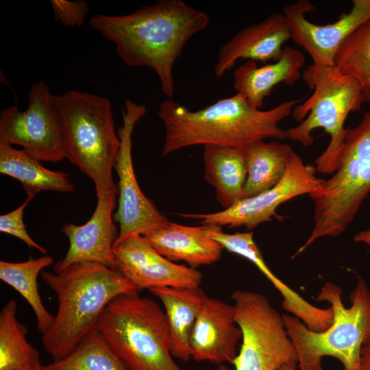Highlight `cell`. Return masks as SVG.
<instances>
[{"label": "cell", "mask_w": 370, "mask_h": 370, "mask_svg": "<svg viewBox=\"0 0 370 370\" xmlns=\"http://www.w3.org/2000/svg\"><path fill=\"white\" fill-rule=\"evenodd\" d=\"M208 235L228 251L242 256L256 265L283 297L284 310L299 318L310 330L321 332L331 324V307L321 308L310 304L299 293L278 278L266 264L262 254L254 240V232L225 233L219 225H204Z\"/></svg>", "instance_id": "17"}, {"label": "cell", "mask_w": 370, "mask_h": 370, "mask_svg": "<svg viewBox=\"0 0 370 370\" xmlns=\"http://www.w3.org/2000/svg\"><path fill=\"white\" fill-rule=\"evenodd\" d=\"M96 329L129 370H184L173 359L164 311L138 292L112 300Z\"/></svg>", "instance_id": "7"}, {"label": "cell", "mask_w": 370, "mask_h": 370, "mask_svg": "<svg viewBox=\"0 0 370 370\" xmlns=\"http://www.w3.org/2000/svg\"><path fill=\"white\" fill-rule=\"evenodd\" d=\"M314 165L306 164L294 151L290 156L286 171L273 188L256 196L240 199L232 206L212 213H178L184 218L197 220L201 225L230 228L245 226L251 230L273 217H278L276 209L283 203L300 195H308L319 187L323 179L317 177Z\"/></svg>", "instance_id": "12"}, {"label": "cell", "mask_w": 370, "mask_h": 370, "mask_svg": "<svg viewBox=\"0 0 370 370\" xmlns=\"http://www.w3.org/2000/svg\"><path fill=\"white\" fill-rule=\"evenodd\" d=\"M356 243H362L367 246V252L370 256V224L367 229L362 230L354 236Z\"/></svg>", "instance_id": "32"}, {"label": "cell", "mask_w": 370, "mask_h": 370, "mask_svg": "<svg viewBox=\"0 0 370 370\" xmlns=\"http://www.w3.org/2000/svg\"><path fill=\"white\" fill-rule=\"evenodd\" d=\"M234 317V305L206 297L190 337L191 358L194 360L232 363L242 339V332Z\"/></svg>", "instance_id": "16"}, {"label": "cell", "mask_w": 370, "mask_h": 370, "mask_svg": "<svg viewBox=\"0 0 370 370\" xmlns=\"http://www.w3.org/2000/svg\"><path fill=\"white\" fill-rule=\"evenodd\" d=\"M243 149L247 178L243 199L256 196L275 186L283 178L293 151L286 143L264 140L254 142Z\"/></svg>", "instance_id": "24"}, {"label": "cell", "mask_w": 370, "mask_h": 370, "mask_svg": "<svg viewBox=\"0 0 370 370\" xmlns=\"http://www.w3.org/2000/svg\"><path fill=\"white\" fill-rule=\"evenodd\" d=\"M342 290L326 282L317 299L327 301L333 310L331 325L323 332L310 330L299 318L284 314L283 319L298 356L299 370H323L321 358L338 359L343 370H360L362 347L370 342V289L360 279L349 295L351 306L342 301Z\"/></svg>", "instance_id": "4"}, {"label": "cell", "mask_w": 370, "mask_h": 370, "mask_svg": "<svg viewBox=\"0 0 370 370\" xmlns=\"http://www.w3.org/2000/svg\"><path fill=\"white\" fill-rule=\"evenodd\" d=\"M53 258L42 256L20 262L0 261V279L14 288L27 301L37 321L39 332L44 334L51 327L54 316L42 304L38 288V276L52 264Z\"/></svg>", "instance_id": "26"}, {"label": "cell", "mask_w": 370, "mask_h": 370, "mask_svg": "<svg viewBox=\"0 0 370 370\" xmlns=\"http://www.w3.org/2000/svg\"><path fill=\"white\" fill-rule=\"evenodd\" d=\"M351 10L343 13L333 23H313L305 14L315 6L309 1L299 0L282 9L291 40L310 56L314 70L334 66L336 53L345 40L358 27L370 19V0H354Z\"/></svg>", "instance_id": "13"}, {"label": "cell", "mask_w": 370, "mask_h": 370, "mask_svg": "<svg viewBox=\"0 0 370 370\" xmlns=\"http://www.w3.org/2000/svg\"><path fill=\"white\" fill-rule=\"evenodd\" d=\"M49 86L34 83L24 111L10 106L0 113V138L17 145L40 162L56 163L68 157L62 118Z\"/></svg>", "instance_id": "10"}, {"label": "cell", "mask_w": 370, "mask_h": 370, "mask_svg": "<svg viewBox=\"0 0 370 370\" xmlns=\"http://www.w3.org/2000/svg\"><path fill=\"white\" fill-rule=\"evenodd\" d=\"M305 56L299 49L284 46L280 58L273 63L258 66L247 60L234 71L233 86L255 108L261 109L264 99L280 83L295 84L301 76Z\"/></svg>", "instance_id": "20"}, {"label": "cell", "mask_w": 370, "mask_h": 370, "mask_svg": "<svg viewBox=\"0 0 370 370\" xmlns=\"http://www.w3.org/2000/svg\"><path fill=\"white\" fill-rule=\"evenodd\" d=\"M297 362H289L282 366L279 370H297Z\"/></svg>", "instance_id": "33"}, {"label": "cell", "mask_w": 370, "mask_h": 370, "mask_svg": "<svg viewBox=\"0 0 370 370\" xmlns=\"http://www.w3.org/2000/svg\"><path fill=\"white\" fill-rule=\"evenodd\" d=\"M231 297L235 321L242 332L240 351L232 363L234 370H279L289 362L298 364L283 316L269 299L247 290L235 291Z\"/></svg>", "instance_id": "9"}, {"label": "cell", "mask_w": 370, "mask_h": 370, "mask_svg": "<svg viewBox=\"0 0 370 370\" xmlns=\"http://www.w3.org/2000/svg\"><path fill=\"white\" fill-rule=\"evenodd\" d=\"M44 370H129L95 329L65 357Z\"/></svg>", "instance_id": "28"}, {"label": "cell", "mask_w": 370, "mask_h": 370, "mask_svg": "<svg viewBox=\"0 0 370 370\" xmlns=\"http://www.w3.org/2000/svg\"><path fill=\"white\" fill-rule=\"evenodd\" d=\"M143 236L168 260L184 261L195 269L217 262L224 249L221 243L208 235L203 225L191 227L169 221Z\"/></svg>", "instance_id": "19"}, {"label": "cell", "mask_w": 370, "mask_h": 370, "mask_svg": "<svg viewBox=\"0 0 370 370\" xmlns=\"http://www.w3.org/2000/svg\"><path fill=\"white\" fill-rule=\"evenodd\" d=\"M210 21L207 13L182 0H160L127 14H97L88 24L114 44L125 64L152 69L164 95L172 98L175 62L188 40Z\"/></svg>", "instance_id": "1"}, {"label": "cell", "mask_w": 370, "mask_h": 370, "mask_svg": "<svg viewBox=\"0 0 370 370\" xmlns=\"http://www.w3.org/2000/svg\"><path fill=\"white\" fill-rule=\"evenodd\" d=\"M360 370H370V342L362 347Z\"/></svg>", "instance_id": "31"}, {"label": "cell", "mask_w": 370, "mask_h": 370, "mask_svg": "<svg viewBox=\"0 0 370 370\" xmlns=\"http://www.w3.org/2000/svg\"><path fill=\"white\" fill-rule=\"evenodd\" d=\"M302 99L284 101L267 110L255 108L240 93L192 111L168 98L158 114L165 127L162 156L196 145L244 148L267 138L284 140L286 130L279 123L291 114Z\"/></svg>", "instance_id": "2"}, {"label": "cell", "mask_w": 370, "mask_h": 370, "mask_svg": "<svg viewBox=\"0 0 370 370\" xmlns=\"http://www.w3.org/2000/svg\"><path fill=\"white\" fill-rule=\"evenodd\" d=\"M147 108L126 99L122 108L123 125L117 131L120 149L114 165L119 177L118 209L114 219L119 232L114 243L133 235L166 225L169 221L142 192L137 182L132 157V136L136 124L145 115Z\"/></svg>", "instance_id": "11"}, {"label": "cell", "mask_w": 370, "mask_h": 370, "mask_svg": "<svg viewBox=\"0 0 370 370\" xmlns=\"http://www.w3.org/2000/svg\"><path fill=\"white\" fill-rule=\"evenodd\" d=\"M303 77L313 92L293 108L291 116L299 123L286 130V138L309 147L314 142L312 131L323 128L330 141L314 164L317 172L333 174L344 140L345 121L351 112L360 110L365 103L362 90L355 79L340 73L334 66L319 70L308 66Z\"/></svg>", "instance_id": "8"}, {"label": "cell", "mask_w": 370, "mask_h": 370, "mask_svg": "<svg viewBox=\"0 0 370 370\" xmlns=\"http://www.w3.org/2000/svg\"><path fill=\"white\" fill-rule=\"evenodd\" d=\"M32 199L27 198L14 210L0 216V232L15 236L23 241L29 248H34L42 254H47V249L34 241L26 230L23 221L25 208Z\"/></svg>", "instance_id": "29"}, {"label": "cell", "mask_w": 370, "mask_h": 370, "mask_svg": "<svg viewBox=\"0 0 370 370\" xmlns=\"http://www.w3.org/2000/svg\"><path fill=\"white\" fill-rule=\"evenodd\" d=\"M291 38L283 13H272L260 23L245 27L221 47L214 67V74L217 77H222L241 59L277 61L284 44Z\"/></svg>", "instance_id": "18"}, {"label": "cell", "mask_w": 370, "mask_h": 370, "mask_svg": "<svg viewBox=\"0 0 370 370\" xmlns=\"http://www.w3.org/2000/svg\"><path fill=\"white\" fill-rule=\"evenodd\" d=\"M113 269L138 290L199 287L202 273L176 264L160 254L142 235H133L113 245Z\"/></svg>", "instance_id": "14"}, {"label": "cell", "mask_w": 370, "mask_h": 370, "mask_svg": "<svg viewBox=\"0 0 370 370\" xmlns=\"http://www.w3.org/2000/svg\"><path fill=\"white\" fill-rule=\"evenodd\" d=\"M162 303L174 358L184 362L191 358L190 337L206 297L199 287L155 288L149 290Z\"/></svg>", "instance_id": "21"}, {"label": "cell", "mask_w": 370, "mask_h": 370, "mask_svg": "<svg viewBox=\"0 0 370 370\" xmlns=\"http://www.w3.org/2000/svg\"><path fill=\"white\" fill-rule=\"evenodd\" d=\"M334 67L358 82L365 102L370 104V19L341 45L336 53Z\"/></svg>", "instance_id": "27"}, {"label": "cell", "mask_w": 370, "mask_h": 370, "mask_svg": "<svg viewBox=\"0 0 370 370\" xmlns=\"http://www.w3.org/2000/svg\"><path fill=\"white\" fill-rule=\"evenodd\" d=\"M50 3L53 11V21L68 27L82 25L90 10L88 3L83 0H51Z\"/></svg>", "instance_id": "30"}, {"label": "cell", "mask_w": 370, "mask_h": 370, "mask_svg": "<svg viewBox=\"0 0 370 370\" xmlns=\"http://www.w3.org/2000/svg\"><path fill=\"white\" fill-rule=\"evenodd\" d=\"M16 311V301L10 299L0 312V370H42L39 352L28 343Z\"/></svg>", "instance_id": "25"}, {"label": "cell", "mask_w": 370, "mask_h": 370, "mask_svg": "<svg viewBox=\"0 0 370 370\" xmlns=\"http://www.w3.org/2000/svg\"><path fill=\"white\" fill-rule=\"evenodd\" d=\"M370 193V111L356 126L345 130L336 169L308 195L314 202V227L295 258L317 240L336 237L352 223Z\"/></svg>", "instance_id": "6"}, {"label": "cell", "mask_w": 370, "mask_h": 370, "mask_svg": "<svg viewBox=\"0 0 370 370\" xmlns=\"http://www.w3.org/2000/svg\"><path fill=\"white\" fill-rule=\"evenodd\" d=\"M53 99L62 121L67 159L93 182L96 197L118 195L112 169L120 139L110 99L79 90H68Z\"/></svg>", "instance_id": "5"}, {"label": "cell", "mask_w": 370, "mask_h": 370, "mask_svg": "<svg viewBox=\"0 0 370 370\" xmlns=\"http://www.w3.org/2000/svg\"><path fill=\"white\" fill-rule=\"evenodd\" d=\"M41 162L0 138V173L18 180L27 198L33 199L41 191L73 192L66 173L49 170Z\"/></svg>", "instance_id": "23"}, {"label": "cell", "mask_w": 370, "mask_h": 370, "mask_svg": "<svg viewBox=\"0 0 370 370\" xmlns=\"http://www.w3.org/2000/svg\"><path fill=\"white\" fill-rule=\"evenodd\" d=\"M43 282L56 293L58 306L43 347L57 360L72 352L92 331L108 305L138 289L116 270L95 262H79L52 273L42 271Z\"/></svg>", "instance_id": "3"}, {"label": "cell", "mask_w": 370, "mask_h": 370, "mask_svg": "<svg viewBox=\"0 0 370 370\" xmlns=\"http://www.w3.org/2000/svg\"><path fill=\"white\" fill-rule=\"evenodd\" d=\"M42 370H44V369H42Z\"/></svg>", "instance_id": "34"}, {"label": "cell", "mask_w": 370, "mask_h": 370, "mask_svg": "<svg viewBox=\"0 0 370 370\" xmlns=\"http://www.w3.org/2000/svg\"><path fill=\"white\" fill-rule=\"evenodd\" d=\"M116 195L97 197V204L90 219L83 225L72 223L61 228L69 242L64 257L54 265L55 273L79 262H95L114 267L113 245L117 238L113 211Z\"/></svg>", "instance_id": "15"}, {"label": "cell", "mask_w": 370, "mask_h": 370, "mask_svg": "<svg viewBox=\"0 0 370 370\" xmlns=\"http://www.w3.org/2000/svg\"><path fill=\"white\" fill-rule=\"evenodd\" d=\"M203 158L204 179L214 186L216 199L223 210L242 199L247 178L243 148L205 145Z\"/></svg>", "instance_id": "22"}]
</instances>
